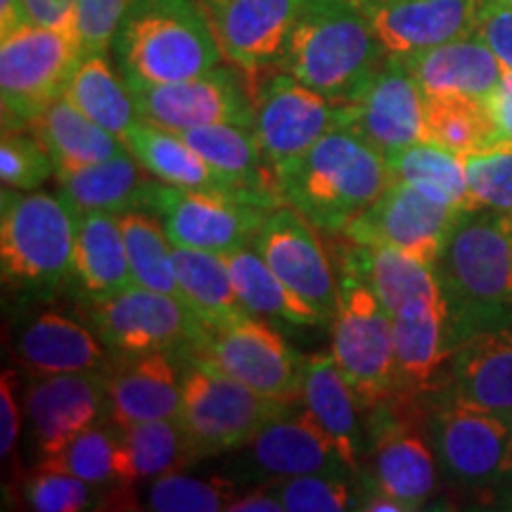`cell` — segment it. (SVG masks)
I'll return each instance as SVG.
<instances>
[{"label": "cell", "instance_id": "1", "mask_svg": "<svg viewBox=\"0 0 512 512\" xmlns=\"http://www.w3.org/2000/svg\"><path fill=\"white\" fill-rule=\"evenodd\" d=\"M392 183L387 157L347 124H337L278 174L283 204L325 233H344Z\"/></svg>", "mask_w": 512, "mask_h": 512}, {"label": "cell", "instance_id": "2", "mask_svg": "<svg viewBox=\"0 0 512 512\" xmlns=\"http://www.w3.org/2000/svg\"><path fill=\"white\" fill-rule=\"evenodd\" d=\"M384 60L373 24L351 0H306L275 69L347 105Z\"/></svg>", "mask_w": 512, "mask_h": 512}, {"label": "cell", "instance_id": "3", "mask_svg": "<svg viewBox=\"0 0 512 512\" xmlns=\"http://www.w3.org/2000/svg\"><path fill=\"white\" fill-rule=\"evenodd\" d=\"M112 53L131 83L185 81L223 62L202 0H131Z\"/></svg>", "mask_w": 512, "mask_h": 512}, {"label": "cell", "instance_id": "4", "mask_svg": "<svg viewBox=\"0 0 512 512\" xmlns=\"http://www.w3.org/2000/svg\"><path fill=\"white\" fill-rule=\"evenodd\" d=\"M76 214L38 190L3 188L0 271L17 290H55L72 275Z\"/></svg>", "mask_w": 512, "mask_h": 512}, {"label": "cell", "instance_id": "5", "mask_svg": "<svg viewBox=\"0 0 512 512\" xmlns=\"http://www.w3.org/2000/svg\"><path fill=\"white\" fill-rule=\"evenodd\" d=\"M176 356L183 384L181 425L197 460L235 453L268 420L297 403L254 392L247 384L185 351H176Z\"/></svg>", "mask_w": 512, "mask_h": 512}, {"label": "cell", "instance_id": "6", "mask_svg": "<svg viewBox=\"0 0 512 512\" xmlns=\"http://www.w3.org/2000/svg\"><path fill=\"white\" fill-rule=\"evenodd\" d=\"M437 275L453 313L512 311V211H463Z\"/></svg>", "mask_w": 512, "mask_h": 512}, {"label": "cell", "instance_id": "7", "mask_svg": "<svg viewBox=\"0 0 512 512\" xmlns=\"http://www.w3.org/2000/svg\"><path fill=\"white\" fill-rule=\"evenodd\" d=\"M420 403L396 394L368 408V470H361V479L399 498L411 512L432 501L441 475L430 439V413H422Z\"/></svg>", "mask_w": 512, "mask_h": 512}, {"label": "cell", "instance_id": "8", "mask_svg": "<svg viewBox=\"0 0 512 512\" xmlns=\"http://www.w3.org/2000/svg\"><path fill=\"white\" fill-rule=\"evenodd\" d=\"M83 50L74 31L22 24L0 36V98L3 133L27 131L60 100Z\"/></svg>", "mask_w": 512, "mask_h": 512}, {"label": "cell", "instance_id": "9", "mask_svg": "<svg viewBox=\"0 0 512 512\" xmlns=\"http://www.w3.org/2000/svg\"><path fill=\"white\" fill-rule=\"evenodd\" d=\"M330 323V354L363 406L373 408L396 396L394 320L366 280L344 266Z\"/></svg>", "mask_w": 512, "mask_h": 512}, {"label": "cell", "instance_id": "10", "mask_svg": "<svg viewBox=\"0 0 512 512\" xmlns=\"http://www.w3.org/2000/svg\"><path fill=\"white\" fill-rule=\"evenodd\" d=\"M185 354L202 358L254 392L280 401H299L304 363L290 344L254 313L221 325H204Z\"/></svg>", "mask_w": 512, "mask_h": 512}, {"label": "cell", "instance_id": "11", "mask_svg": "<svg viewBox=\"0 0 512 512\" xmlns=\"http://www.w3.org/2000/svg\"><path fill=\"white\" fill-rule=\"evenodd\" d=\"M430 411V439L439 470L465 489L512 482V415L467 406L444 392Z\"/></svg>", "mask_w": 512, "mask_h": 512}, {"label": "cell", "instance_id": "12", "mask_svg": "<svg viewBox=\"0 0 512 512\" xmlns=\"http://www.w3.org/2000/svg\"><path fill=\"white\" fill-rule=\"evenodd\" d=\"M256 76L252 93V133L275 176L311 150L325 133L342 124V107L275 67Z\"/></svg>", "mask_w": 512, "mask_h": 512}, {"label": "cell", "instance_id": "13", "mask_svg": "<svg viewBox=\"0 0 512 512\" xmlns=\"http://www.w3.org/2000/svg\"><path fill=\"white\" fill-rule=\"evenodd\" d=\"M441 392L512 415V311L453 313V351Z\"/></svg>", "mask_w": 512, "mask_h": 512}, {"label": "cell", "instance_id": "14", "mask_svg": "<svg viewBox=\"0 0 512 512\" xmlns=\"http://www.w3.org/2000/svg\"><path fill=\"white\" fill-rule=\"evenodd\" d=\"M140 209L159 216L174 247L207 249L219 254L252 247L271 211L223 192L176 188L157 178L147 188Z\"/></svg>", "mask_w": 512, "mask_h": 512}, {"label": "cell", "instance_id": "15", "mask_svg": "<svg viewBox=\"0 0 512 512\" xmlns=\"http://www.w3.org/2000/svg\"><path fill=\"white\" fill-rule=\"evenodd\" d=\"M83 313L114 356L185 349L202 328L183 299L140 285L105 299H86Z\"/></svg>", "mask_w": 512, "mask_h": 512}, {"label": "cell", "instance_id": "16", "mask_svg": "<svg viewBox=\"0 0 512 512\" xmlns=\"http://www.w3.org/2000/svg\"><path fill=\"white\" fill-rule=\"evenodd\" d=\"M128 83L143 124L183 133L211 124L252 128V93L238 67H214L207 74L174 83Z\"/></svg>", "mask_w": 512, "mask_h": 512}, {"label": "cell", "instance_id": "17", "mask_svg": "<svg viewBox=\"0 0 512 512\" xmlns=\"http://www.w3.org/2000/svg\"><path fill=\"white\" fill-rule=\"evenodd\" d=\"M460 214L463 211L434 200L415 185L394 181L342 235L354 245L392 247L437 266Z\"/></svg>", "mask_w": 512, "mask_h": 512}, {"label": "cell", "instance_id": "18", "mask_svg": "<svg viewBox=\"0 0 512 512\" xmlns=\"http://www.w3.org/2000/svg\"><path fill=\"white\" fill-rule=\"evenodd\" d=\"M238 453L242 482H273L316 472H356L302 401L268 420Z\"/></svg>", "mask_w": 512, "mask_h": 512}, {"label": "cell", "instance_id": "19", "mask_svg": "<svg viewBox=\"0 0 512 512\" xmlns=\"http://www.w3.org/2000/svg\"><path fill=\"white\" fill-rule=\"evenodd\" d=\"M252 247L283 283L332 320L339 278L318 238V228L290 204L268 211Z\"/></svg>", "mask_w": 512, "mask_h": 512}, {"label": "cell", "instance_id": "20", "mask_svg": "<svg viewBox=\"0 0 512 512\" xmlns=\"http://www.w3.org/2000/svg\"><path fill=\"white\" fill-rule=\"evenodd\" d=\"M22 408L41 463L60 453L76 434L107 420L105 373L31 375L24 384Z\"/></svg>", "mask_w": 512, "mask_h": 512}, {"label": "cell", "instance_id": "21", "mask_svg": "<svg viewBox=\"0 0 512 512\" xmlns=\"http://www.w3.org/2000/svg\"><path fill=\"white\" fill-rule=\"evenodd\" d=\"M422 95L401 57L387 55L363 91L342 107V124L354 128L384 157L422 140Z\"/></svg>", "mask_w": 512, "mask_h": 512}, {"label": "cell", "instance_id": "22", "mask_svg": "<svg viewBox=\"0 0 512 512\" xmlns=\"http://www.w3.org/2000/svg\"><path fill=\"white\" fill-rule=\"evenodd\" d=\"M223 60L242 74L278 64L306 0H202Z\"/></svg>", "mask_w": 512, "mask_h": 512}, {"label": "cell", "instance_id": "23", "mask_svg": "<svg viewBox=\"0 0 512 512\" xmlns=\"http://www.w3.org/2000/svg\"><path fill=\"white\" fill-rule=\"evenodd\" d=\"M105 384L107 420L119 430L150 420H181L183 384L176 351L117 356Z\"/></svg>", "mask_w": 512, "mask_h": 512}, {"label": "cell", "instance_id": "24", "mask_svg": "<svg viewBox=\"0 0 512 512\" xmlns=\"http://www.w3.org/2000/svg\"><path fill=\"white\" fill-rule=\"evenodd\" d=\"M482 0H380L366 15L387 55L406 57L475 34Z\"/></svg>", "mask_w": 512, "mask_h": 512}, {"label": "cell", "instance_id": "25", "mask_svg": "<svg viewBox=\"0 0 512 512\" xmlns=\"http://www.w3.org/2000/svg\"><path fill=\"white\" fill-rule=\"evenodd\" d=\"M15 354L31 375L107 373L117 358L91 325L53 309L19 330Z\"/></svg>", "mask_w": 512, "mask_h": 512}, {"label": "cell", "instance_id": "26", "mask_svg": "<svg viewBox=\"0 0 512 512\" xmlns=\"http://www.w3.org/2000/svg\"><path fill=\"white\" fill-rule=\"evenodd\" d=\"M342 266L361 275L392 318L415 316L448 304L437 266L392 247H363L351 242Z\"/></svg>", "mask_w": 512, "mask_h": 512}, {"label": "cell", "instance_id": "27", "mask_svg": "<svg viewBox=\"0 0 512 512\" xmlns=\"http://www.w3.org/2000/svg\"><path fill=\"white\" fill-rule=\"evenodd\" d=\"M299 401L361 475L370 448V411L339 370L335 356L316 354L306 358Z\"/></svg>", "mask_w": 512, "mask_h": 512}, {"label": "cell", "instance_id": "28", "mask_svg": "<svg viewBox=\"0 0 512 512\" xmlns=\"http://www.w3.org/2000/svg\"><path fill=\"white\" fill-rule=\"evenodd\" d=\"M185 143L200 152L204 162L226 181L242 200L275 209L283 204L278 176L266 162L252 128L240 124H211L181 133Z\"/></svg>", "mask_w": 512, "mask_h": 512}, {"label": "cell", "instance_id": "29", "mask_svg": "<svg viewBox=\"0 0 512 512\" xmlns=\"http://www.w3.org/2000/svg\"><path fill=\"white\" fill-rule=\"evenodd\" d=\"M392 320L396 394L427 399L430 394L441 392L453 351L451 302L415 316H396Z\"/></svg>", "mask_w": 512, "mask_h": 512}, {"label": "cell", "instance_id": "30", "mask_svg": "<svg viewBox=\"0 0 512 512\" xmlns=\"http://www.w3.org/2000/svg\"><path fill=\"white\" fill-rule=\"evenodd\" d=\"M422 95H465L489 100L503 79V64L477 34L401 57Z\"/></svg>", "mask_w": 512, "mask_h": 512}, {"label": "cell", "instance_id": "31", "mask_svg": "<svg viewBox=\"0 0 512 512\" xmlns=\"http://www.w3.org/2000/svg\"><path fill=\"white\" fill-rule=\"evenodd\" d=\"M152 181L155 178L147 174L143 164L128 150L105 162L55 171L57 195L74 214H83V211L124 214V211L140 209Z\"/></svg>", "mask_w": 512, "mask_h": 512}, {"label": "cell", "instance_id": "32", "mask_svg": "<svg viewBox=\"0 0 512 512\" xmlns=\"http://www.w3.org/2000/svg\"><path fill=\"white\" fill-rule=\"evenodd\" d=\"M72 275L86 299H105L136 285L128 266L119 214L110 211L76 214Z\"/></svg>", "mask_w": 512, "mask_h": 512}, {"label": "cell", "instance_id": "33", "mask_svg": "<svg viewBox=\"0 0 512 512\" xmlns=\"http://www.w3.org/2000/svg\"><path fill=\"white\" fill-rule=\"evenodd\" d=\"M195 460L181 420L138 422L119 430L117 484L112 489H136L166 472L183 470Z\"/></svg>", "mask_w": 512, "mask_h": 512}, {"label": "cell", "instance_id": "34", "mask_svg": "<svg viewBox=\"0 0 512 512\" xmlns=\"http://www.w3.org/2000/svg\"><path fill=\"white\" fill-rule=\"evenodd\" d=\"M126 150L143 164V169L157 181L176 188L223 192V195H235V190L216 174L211 166L204 162L195 147L185 143L181 133L166 131L150 124L138 121L128 131ZM242 200V197H240Z\"/></svg>", "mask_w": 512, "mask_h": 512}, {"label": "cell", "instance_id": "35", "mask_svg": "<svg viewBox=\"0 0 512 512\" xmlns=\"http://www.w3.org/2000/svg\"><path fill=\"white\" fill-rule=\"evenodd\" d=\"M29 131L46 145L55 162V171L105 162L126 150L117 136L76 110L67 98L48 105V110L29 126Z\"/></svg>", "mask_w": 512, "mask_h": 512}, {"label": "cell", "instance_id": "36", "mask_svg": "<svg viewBox=\"0 0 512 512\" xmlns=\"http://www.w3.org/2000/svg\"><path fill=\"white\" fill-rule=\"evenodd\" d=\"M62 98H67L76 110H81L112 136H117L121 143L140 121L128 83L121 72L112 67L107 53L83 55Z\"/></svg>", "mask_w": 512, "mask_h": 512}, {"label": "cell", "instance_id": "37", "mask_svg": "<svg viewBox=\"0 0 512 512\" xmlns=\"http://www.w3.org/2000/svg\"><path fill=\"white\" fill-rule=\"evenodd\" d=\"M171 259L183 302L204 325H221L249 313L235 292L226 254L174 247Z\"/></svg>", "mask_w": 512, "mask_h": 512}, {"label": "cell", "instance_id": "38", "mask_svg": "<svg viewBox=\"0 0 512 512\" xmlns=\"http://www.w3.org/2000/svg\"><path fill=\"white\" fill-rule=\"evenodd\" d=\"M230 278L242 306L254 316L278 318L290 325H325L328 318L316 306L290 290L283 280L271 271L254 247H242L226 254Z\"/></svg>", "mask_w": 512, "mask_h": 512}, {"label": "cell", "instance_id": "39", "mask_svg": "<svg viewBox=\"0 0 512 512\" xmlns=\"http://www.w3.org/2000/svg\"><path fill=\"white\" fill-rule=\"evenodd\" d=\"M422 140L460 157L498 147V133L486 102L465 95H425Z\"/></svg>", "mask_w": 512, "mask_h": 512}, {"label": "cell", "instance_id": "40", "mask_svg": "<svg viewBox=\"0 0 512 512\" xmlns=\"http://www.w3.org/2000/svg\"><path fill=\"white\" fill-rule=\"evenodd\" d=\"M235 477L223 475H185V472H166V475L145 482L143 494L136 489H124L121 501L136 503V510L152 512H221L245 491Z\"/></svg>", "mask_w": 512, "mask_h": 512}, {"label": "cell", "instance_id": "41", "mask_svg": "<svg viewBox=\"0 0 512 512\" xmlns=\"http://www.w3.org/2000/svg\"><path fill=\"white\" fill-rule=\"evenodd\" d=\"M387 162L394 181L411 183L425 195L451 204L460 211L472 209L465 157L456 155V152L427 143V140H418V143L387 155Z\"/></svg>", "mask_w": 512, "mask_h": 512}, {"label": "cell", "instance_id": "42", "mask_svg": "<svg viewBox=\"0 0 512 512\" xmlns=\"http://www.w3.org/2000/svg\"><path fill=\"white\" fill-rule=\"evenodd\" d=\"M119 226L124 233L133 283L183 299L174 275V259H171L174 245L159 216L145 209H131L119 214Z\"/></svg>", "mask_w": 512, "mask_h": 512}, {"label": "cell", "instance_id": "43", "mask_svg": "<svg viewBox=\"0 0 512 512\" xmlns=\"http://www.w3.org/2000/svg\"><path fill=\"white\" fill-rule=\"evenodd\" d=\"M285 512H344L358 510L361 475L356 472H316L264 482Z\"/></svg>", "mask_w": 512, "mask_h": 512}, {"label": "cell", "instance_id": "44", "mask_svg": "<svg viewBox=\"0 0 512 512\" xmlns=\"http://www.w3.org/2000/svg\"><path fill=\"white\" fill-rule=\"evenodd\" d=\"M117 446L119 427H114L110 420H100L76 434L60 453L41 460L38 465L55 467L95 486L112 489L117 484Z\"/></svg>", "mask_w": 512, "mask_h": 512}, {"label": "cell", "instance_id": "45", "mask_svg": "<svg viewBox=\"0 0 512 512\" xmlns=\"http://www.w3.org/2000/svg\"><path fill=\"white\" fill-rule=\"evenodd\" d=\"M105 486H95L55 467L36 465L22 484V498L29 510L36 512H81L100 508L98 503H110L102 494Z\"/></svg>", "mask_w": 512, "mask_h": 512}, {"label": "cell", "instance_id": "46", "mask_svg": "<svg viewBox=\"0 0 512 512\" xmlns=\"http://www.w3.org/2000/svg\"><path fill=\"white\" fill-rule=\"evenodd\" d=\"M472 209L512 211V145L465 157Z\"/></svg>", "mask_w": 512, "mask_h": 512}, {"label": "cell", "instance_id": "47", "mask_svg": "<svg viewBox=\"0 0 512 512\" xmlns=\"http://www.w3.org/2000/svg\"><path fill=\"white\" fill-rule=\"evenodd\" d=\"M53 176V157L29 128L27 131L3 133V145H0V181H3V188L38 190Z\"/></svg>", "mask_w": 512, "mask_h": 512}, {"label": "cell", "instance_id": "48", "mask_svg": "<svg viewBox=\"0 0 512 512\" xmlns=\"http://www.w3.org/2000/svg\"><path fill=\"white\" fill-rule=\"evenodd\" d=\"M128 5L131 0H79L74 31L83 55L112 50Z\"/></svg>", "mask_w": 512, "mask_h": 512}, {"label": "cell", "instance_id": "49", "mask_svg": "<svg viewBox=\"0 0 512 512\" xmlns=\"http://www.w3.org/2000/svg\"><path fill=\"white\" fill-rule=\"evenodd\" d=\"M475 34L491 48L503 69L512 72V5L503 0H482Z\"/></svg>", "mask_w": 512, "mask_h": 512}, {"label": "cell", "instance_id": "50", "mask_svg": "<svg viewBox=\"0 0 512 512\" xmlns=\"http://www.w3.org/2000/svg\"><path fill=\"white\" fill-rule=\"evenodd\" d=\"M19 430H22V415L17 403V377L15 370H5L0 380V456L8 460L15 456Z\"/></svg>", "mask_w": 512, "mask_h": 512}, {"label": "cell", "instance_id": "51", "mask_svg": "<svg viewBox=\"0 0 512 512\" xmlns=\"http://www.w3.org/2000/svg\"><path fill=\"white\" fill-rule=\"evenodd\" d=\"M76 5L79 0H24V19L36 27L74 31Z\"/></svg>", "mask_w": 512, "mask_h": 512}, {"label": "cell", "instance_id": "52", "mask_svg": "<svg viewBox=\"0 0 512 512\" xmlns=\"http://www.w3.org/2000/svg\"><path fill=\"white\" fill-rule=\"evenodd\" d=\"M491 119H494L496 133H498V145H512V72L505 69L501 83L496 86V91L486 100Z\"/></svg>", "mask_w": 512, "mask_h": 512}, {"label": "cell", "instance_id": "53", "mask_svg": "<svg viewBox=\"0 0 512 512\" xmlns=\"http://www.w3.org/2000/svg\"><path fill=\"white\" fill-rule=\"evenodd\" d=\"M228 512H285L278 498H275L266 486H256L252 491L242 494L230 503Z\"/></svg>", "mask_w": 512, "mask_h": 512}, {"label": "cell", "instance_id": "54", "mask_svg": "<svg viewBox=\"0 0 512 512\" xmlns=\"http://www.w3.org/2000/svg\"><path fill=\"white\" fill-rule=\"evenodd\" d=\"M27 24L24 19V0H0V36H8Z\"/></svg>", "mask_w": 512, "mask_h": 512}, {"label": "cell", "instance_id": "55", "mask_svg": "<svg viewBox=\"0 0 512 512\" xmlns=\"http://www.w3.org/2000/svg\"><path fill=\"white\" fill-rule=\"evenodd\" d=\"M351 3H354L356 8H361L363 12H368L370 8H375V5L380 3V0H351Z\"/></svg>", "mask_w": 512, "mask_h": 512}, {"label": "cell", "instance_id": "56", "mask_svg": "<svg viewBox=\"0 0 512 512\" xmlns=\"http://www.w3.org/2000/svg\"><path fill=\"white\" fill-rule=\"evenodd\" d=\"M508 508L512 510V496H510V501H508Z\"/></svg>", "mask_w": 512, "mask_h": 512}, {"label": "cell", "instance_id": "57", "mask_svg": "<svg viewBox=\"0 0 512 512\" xmlns=\"http://www.w3.org/2000/svg\"><path fill=\"white\" fill-rule=\"evenodd\" d=\"M503 3H508V5H512V0H503Z\"/></svg>", "mask_w": 512, "mask_h": 512}]
</instances>
